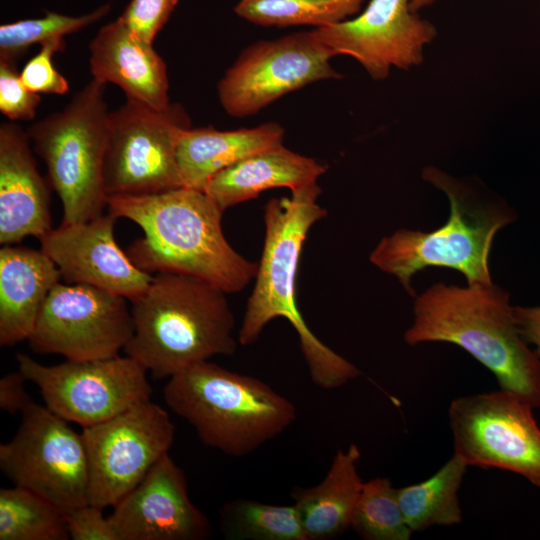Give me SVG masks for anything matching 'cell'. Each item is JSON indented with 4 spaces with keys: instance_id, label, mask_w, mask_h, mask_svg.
I'll return each instance as SVG.
<instances>
[{
    "instance_id": "obj_1",
    "label": "cell",
    "mask_w": 540,
    "mask_h": 540,
    "mask_svg": "<svg viewBox=\"0 0 540 540\" xmlns=\"http://www.w3.org/2000/svg\"><path fill=\"white\" fill-rule=\"evenodd\" d=\"M107 207L143 230L126 252L145 272L193 277L227 294L242 291L255 278L258 263L229 244L222 229L224 211L204 191L179 187L110 196Z\"/></svg>"
},
{
    "instance_id": "obj_2",
    "label": "cell",
    "mask_w": 540,
    "mask_h": 540,
    "mask_svg": "<svg viewBox=\"0 0 540 540\" xmlns=\"http://www.w3.org/2000/svg\"><path fill=\"white\" fill-rule=\"evenodd\" d=\"M317 182L291 190L290 197L273 198L264 208L265 237L255 283L238 332L243 346L253 344L275 318L295 329L313 383L323 389L347 384L359 369L333 351L307 326L297 306L296 275L303 243L311 227L327 215L318 204Z\"/></svg>"
},
{
    "instance_id": "obj_3",
    "label": "cell",
    "mask_w": 540,
    "mask_h": 540,
    "mask_svg": "<svg viewBox=\"0 0 540 540\" xmlns=\"http://www.w3.org/2000/svg\"><path fill=\"white\" fill-rule=\"evenodd\" d=\"M408 345L446 342L467 351L501 389L540 408V358L522 337L509 294L493 283H437L415 298Z\"/></svg>"
},
{
    "instance_id": "obj_4",
    "label": "cell",
    "mask_w": 540,
    "mask_h": 540,
    "mask_svg": "<svg viewBox=\"0 0 540 540\" xmlns=\"http://www.w3.org/2000/svg\"><path fill=\"white\" fill-rule=\"evenodd\" d=\"M227 293L193 277L158 273L132 303L134 334L126 355L157 378L216 355H232L239 344Z\"/></svg>"
},
{
    "instance_id": "obj_5",
    "label": "cell",
    "mask_w": 540,
    "mask_h": 540,
    "mask_svg": "<svg viewBox=\"0 0 540 540\" xmlns=\"http://www.w3.org/2000/svg\"><path fill=\"white\" fill-rule=\"evenodd\" d=\"M163 398L203 444L233 457L253 453L297 417L293 402L267 383L208 360L171 376Z\"/></svg>"
},
{
    "instance_id": "obj_6",
    "label": "cell",
    "mask_w": 540,
    "mask_h": 540,
    "mask_svg": "<svg viewBox=\"0 0 540 540\" xmlns=\"http://www.w3.org/2000/svg\"><path fill=\"white\" fill-rule=\"evenodd\" d=\"M422 176L448 196L449 219L431 232L400 229L383 237L370 255L371 263L395 276L409 295H414L413 275L427 267L457 270L468 284L492 283V241L513 215L501 207L479 204L469 189L435 167L425 168Z\"/></svg>"
},
{
    "instance_id": "obj_7",
    "label": "cell",
    "mask_w": 540,
    "mask_h": 540,
    "mask_svg": "<svg viewBox=\"0 0 540 540\" xmlns=\"http://www.w3.org/2000/svg\"><path fill=\"white\" fill-rule=\"evenodd\" d=\"M105 86L92 78L62 110L26 130L61 200L63 223L87 222L103 214L107 206L104 161L109 111Z\"/></svg>"
},
{
    "instance_id": "obj_8",
    "label": "cell",
    "mask_w": 540,
    "mask_h": 540,
    "mask_svg": "<svg viewBox=\"0 0 540 540\" xmlns=\"http://www.w3.org/2000/svg\"><path fill=\"white\" fill-rule=\"evenodd\" d=\"M191 127L179 103L156 109L126 98L107 116L104 184L107 196L147 195L182 187L177 141Z\"/></svg>"
},
{
    "instance_id": "obj_9",
    "label": "cell",
    "mask_w": 540,
    "mask_h": 540,
    "mask_svg": "<svg viewBox=\"0 0 540 540\" xmlns=\"http://www.w3.org/2000/svg\"><path fill=\"white\" fill-rule=\"evenodd\" d=\"M45 405L21 413L15 435L0 445V468L15 485L64 512L89 503V471L82 434Z\"/></svg>"
},
{
    "instance_id": "obj_10",
    "label": "cell",
    "mask_w": 540,
    "mask_h": 540,
    "mask_svg": "<svg viewBox=\"0 0 540 540\" xmlns=\"http://www.w3.org/2000/svg\"><path fill=\"white\" fill-rule=\"evenodd\" d=\"M533 410L501 388L453 399L448 418L454 455L467 466L513 472L540 488V428Z\"/></svg>"
},
{
    "instance_id": "obj_11",
    "label": "cell",
    "mask_w": 540,
    "mask_h": 540,
    "mask_svg": "<svg viewBox=\"0 0 540 540\" xmlns=\"http://www.w3.org/2000/svg\"><path fill=\"white\" fill-rule=\"evenodd\" d=\"M18 370L35 384L45 406L82 428L110 419L150 400L148 370L126 355L94 360H67L43 365L18 353Z\"/></svg>"
},
{
    "instance_id": "obj_12",
    "label": "cell",
    "mask_w": 540,
    "mask_h": 540,
    "mask_svg": "<svg viewBox=\"0 0 540 540\" xmlns=\"http://www.w3.org/2000/svg\"><path fill=\"white\" fill-rule=\"evenodd\" d=\"M90 504L114 507L171 448L175 426L169 413L147 400L81 430Z\"/></svg>"
},
{
    "instance_id": "obj_13",
    "label": "cell",
    "mask_w": 540,
    "mask_h": 540,
    "mask_svg": "<svg viewBox=\"0 0 540 540\" xmlns=\"http://www.w3.org/2000/svg\"><path fill=\"white\" fill-rule=\"evenodd\" d=\"M123 296L85 284L57 283L48 294L30 346L67 360L119 355L134 334L131 311Z\"/></svg>"
},
{
    "instance_id": "obj_14",
    "label": "cell",
    "mask_w": 540,
    "mask_h": 540,
    "mask_svg": "<svg viewBox=\"0 0 540 540\" xmlns=\"http://www.w3.org/2000/svg\"><path fill=\"white\" fill-rule=\"evenodd\" d=\"M330 58L312 30L256 42L241 52L219 81V102L231 117L255 115L289 92L340 79Z\"/></svg>"
},
{
    "instance_id": "obj_15",
    "label": "cell",
    "mask_w": 540,
    "mask_h": 540,
    "mask_svg": "<svg viewBox=\"0 0 540 540\" xmlns=\"http://www.w3.org/2000/svg\"><path fill=\"white\" fill-rule=\"evenodd\" d=\"M312 32L332 57H353L374 80L387 78L392 67L420 65L424 47L437 36L436 27L411 10L410 0H370L357 17Z\"/></svg>"
},
{
    "instance_id": "obj_16",
    "label": "cell",
    "mask_w": 540,
    "mask_h": 540,
    "mask_svg": "<svg viewBox=\"0 0 540 540\" xmlns=\"http://www.w3.org/2000/svg\"><path fill=\"white\" fill-rule=\"evenodd\" d=\"M118 218L101 214L82 223H63L40 240L67 284L90 285L133 302L149 287L153 275L138 268L116 242Z\"/></svg>"
},
{
    "instance_id": "obj_17",
    "label": "cell",
    "mask_w": 540,
    "mask_h": 540,
    "mask_svg": "<svg viewBox=\"0 0 540 540\" xmlns=\"http://www.w3.org/2000/svg\"><path fill=\"white\" fill-rule=\"evenodd\" d=\"M119 540H205L207 516L191 501L183 470L166 454L109 515Z\"/></svg>"
},
{
    "instance_id": "obj_18",
    "label": "cell",
    "mask_w": 540,
    "mask_h": 540,
    "mask_svg": "<svg viewBox=\"0 0 540 540\" xmlns=\"http://www.w3.org/2000/svg\"><path fill=\"white\" fill-rule=\"evenodd\" d=\"M30 138L14 121L0 125V244L32 236L41 239L51 228L50 182L39 172Z\"/></svg>"
},
{
    "instance_id": "obj_19",
    "label": "cell",
    "mask_w": 540,
    "mask_h": 540,
    "mask_svg": "<svg viewBox=\"0 0 540 540\" xmlns=\"http://www.w3.org/2000/svg\"><path fill=\"white\" fill-rule=\"evenodd\" d=\"M93 79L119 86L126 98L156 109L169 99L167 66L152 43L134 34L119 16L102 26L89 45Z\"/></svg>"
},
{
    "instance_id": "obj_20",
    "label": "cell",
    "mask_w": 540,
    "mask_h": 540,
    "mask_svg": "<svg viewBox=\"0 0 540 540\" xmlns=\"http://www.w3.org/2000/svg\"><path fill=\"white\" fill-rule=\"evenodd\" d=\"M55 263L40 249L2 245L0 249V345L28 340L41 308L60 282Z\"/></svg>"
},
{
    "instance_id": "obj_21",
    "label": "cell",
    "mask_w": 540,
    "mask_h": 540,
    "mask_svg": "<svg viewBox=\"0 0 540 540\" xmlns=\"http://www.w3.org/2000/svg\"><path fill=\"white\" fill-rule=\"evenodd\" d=\"M284 134L274 122L228 131L212 126L182 130L176 149L182 187L204 191L209 180L224 168L282 145Z\"/></svg>"
},
{
    "instance_id": "obj_22",
    "label": "cell",
    "mask_w": 540,
    "mask_h": 540,
    "mask_svg": "<svg viewBox=\"0 0 540 540\" xmlns=\"http://www.w3.org/2000/svg\"><path fill=\"white\" fill-rule=\"evenodd\" d=\"M326 167L313 158L298 154L283 144L252 154L215 174L207 183V193L225 211L254 199L266 190H291L317 182Z\"/></svg>"
},
{
    "instance_id": "obj_23",
    "label": "cell",
    "mask_w": 540,
    "mask_h": 540,
    "mask_svg": "<svg viewBox=\"0 0 540 540\" xmlns=\"http://www.w3.org/2000/svg\"><path fill=\"white\" fill-rule=\"evenodd\" d=\"M357 445L339 449L324 479L312 487H295L291 498L297 508L307 540H328L351 528L363 481L357 463Z\"/></svg>"
},
{
    "instance_id": "obj_24",
    "label": "cell",
    "mask_w": 540,
    "mask_h": 540,
    "mask_svg": "<svg viewBox=\"0 0 540 540\" xmlns=\"http://www.w3.org/2000/svg\"><path fill=\"white\" fill-rule=\"evenodd\" d=\"M467 467L453 454L430 478L397 489L401 511L413 532L436 525H456L462 521L458 491Z\"/></svg>"
},
{
    "instance_id": "obj_25",
    "label": "cell",
    "mask_w": 540,
    "mask_h": 540,
    "mask_svg": "<svg viewBox=\"0 0 540 540\" xmlns=\"http://www.w3.org/2000/svg\"><path fill=\"white\" fill-rule=\"evenodd\" d=\"M66 512L19 487L0 489V540H68Z\"/></svg>"
},
{
    "instance_id": "obj_26",
    "label": "cell",
    "mask_w": 540,
    "mask_h": 540,
    "mask_svg": "<svg viewBox=\"0 0 540 540\" xmlns=\"http://www.w3.org/2000/svg\"><path fill=\"white\" fill-rule=\"evenodd\" d=\"M219 530L229 540H307L297 508L238 498L219 511Z\"/></svg>"
},
{
    "instance_id": "obj_27",
    "label": "cell",
    "mask_w": 540,
    "mask_h": 540,
    "mask_svg": "<svg viewBox=\"0 0 540 540\" xmlns=\"http://www.w3.org/2000/svg\"><path fill=\"white\" fill-rule=\"evenodd\" d=\"M365 0H240L234 13L263 27H325L357 14Z\"/></svg>"
},
{
    "instance_id": "obj_28",
    "label": "cell",
    "mask_w": 540,
    "mask_h": 540,
    "mask_svg": "<svg viewBox=\"0 0 540 540\" xmlns=\"http://www.w3.org/2000/svg\"><path fill=\"white\" fill-rule=\"evenodd\" d=\"M351 529L365 540H409L413 531L401 511L397 488L389 478L363 483Z\"/></svg>"
},
{
    "instance_id": "obj_29",
    "label": "cell",
    "mask_w": 540,
    "mask_h": 540,
    "mask_svg": "<svg viewBox=\"0 0 540 540\" xmlns=\"http://www.w3.org/2000/svg\"><path fill=\"white\" fill-rule=\"evenodd\" d=\"M111 4L106 3L90 13L81 16H68L47 12L45 16L5 23L0 26V60L17 62L33 44L47 40L64 38L106 16Z\"/></svg>"
},
{
    "instance_id": "obj_30",
    "label": "cell",
    "mask_w": 540,
    "mask_h": 540,
    "mask_svg": "<svg viewBox=\"0 0 540 540\" xmlns=\"http://www.w3.org/2000/svg\"><path fill=\"white\" fill-rule=\"evenodd\" d=\"M64 38H54L40 44L39 52L32 57L20 72L24 85L35 93L64 95L69 89V82L58 72L52 62L57 52L64 50Z\"/></svg>"
},
{
    "instance_id": "obj_31",
    "label": "cell",
    "mask_w": 540,
    "mask_h": 540,
    "mask_svg": "<svg viewBox=\"0 0 540 540\" xmlns=\"http://www.w3.org/2000/svg\"><path fill=\"white\" fill-rule=\"evenodd\" d=\"M41 97L21 80L16 62L0 60V111L10 121H29L36 117Z\"/></svg>"
},
{
    "instance_id": "obj_32",
    "label": "cell",
    "mask_w": 540,
    "mask_h": 540,
    "mask_svg": "<svg viewBox=\"0 0 540 540\" xmlns=\"http://www.w3.org/2000/svg\"><path fill=\"white\" fill-rule=\"evenodd\" d=\"M177 3L178 0H131L120 17L134 34L153 44Z\"/></svg>"
},
{
    "instance_id": "obj_33",
    "label": "cell",
    "mask_w": 540,
    "mask_h": 540,
    "mask_svg": "<svg viewBox=\"0 0 540 540\" xmlns=\"http://www.w3.org/2000/svg\"><path fill=\"white\" fill-rule=\"evenodd\" d=\"M69 538L72 540H119L103 508L87 503L66 513Z\"/></svg>"
},
{
    "instance_id": "obj_34",
    "label": "cell",
    "mask_w": 540,
    "mask_h": 540,
    "mask_svg": "<svg viewBox=\"0 0 540 540\" xmlns=\"http://www.w3.org/2000/svg\"><path fill=\"white\" fill-rule=\"evenodd\" d=\"M27 379L18 370L0 379V408L11 415L22 413L34 401L25 389Z\"/></svg>"
},
{
    "instance_id": "obj_35",
    "label": "cell",
    "mask_w": 540,
    "mask_h": 540,
    "mask_svg": "<svg viewBox=\"0 0 540 540\" xmlns=\"http://www.w3.org/2000/svg\"><path fill=\"white\" fill-rule=\"evenodd\" d=\"M514 314L522 337L535 347L534 351L540 358V306H516Z\"/></svg>"
},
{
    "instance_id": "obj_36",
    "label": "cell",
    "mask_w": 540,
    "mask_h": 540,
    "mask_svg": "<svg viewBox=\"0 0 540 540\" xmlns=\"http://www.w3.org/2000/svg\"><path fill=\"white\" fill-rule=\"evenodd\" d=\"M436 0H410V8L412 11L418 10L432 5Z\"/></svg>"
}]
</instances>
